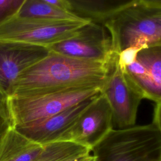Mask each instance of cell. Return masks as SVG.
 <instances>
[{
	"mask_svg": "<svg viewBox=\"0 0 161 161\" xmlns=\"http://www.w3.org/2000/svg\"><path fill=\"white\" fill-rule=\"evenodd\" d=\"M89 22L86 19L58 21L15 16L0 25V40L23 42L47 48L72 37Z\"/></svg>",
	"mask_w": 161,
	"mask_h": 161,
	"instance_id": "obj_5",
	"label": "cell"
},
{
	"mask_svg": "<svg viewBox=\"0 0 161 161\" xmlns=\"http://www.w3.org/2000/svg\"><path fill=\"white\" fill-rule=\"evenodd\" d=\"M16 16L58 21L84 19L68 11L50 4L46 0H25Z\"/></svg>",
	"mask_w": 161,
	"mask_h": 161,
	"instance_id": "obj_13",
	"label": "cell"
},
{
	"mask_svg": "<svg viewBox=\"0 0 161 161\" xmlns=\"http://www.w3.org/2000/svg\"><path fill=\"white\" fill-rule=\"evenodd\" d=\"M94 97L86 99L50 117L14 130L30 140L42 145L64 142L67 132Z\"/></svg>",
	"mask_w": 161,
	"mask_h": 161,
	"instance_id": "obj_10",
	"label": "cell"
},
{
	"mask_svg": "<svg viewBox=\"0 0 161 161\" xmlns=\"http://www.w3.org/2000/svg\"><path fill=\"white\" fill-rule=\"evenodd\" d=\"M136 58L147 70L155 89L161 92V45L140 50Z\"/></svg>",
	"mask_w": 161,
	"mask_h": 161,
	"instance_id": "obj_15",
	"label": "cell"
},
{
	"mask_svg": "<svg viewBox=\"0 0 161 161\" xmlns=\"http://www.w3.org/2000/svg\"><path fill=\"white\" fill-rule=\"evenodd\" d=\"M49 53L44 47L0 40V101L4 105L12 95L19 76Z\"/></svg>",
	"mask_w": 161,
	"mask_h": 161,
	"instance_id": "obj_8",
	"label": "cell"
},
{
	"mask_svg": "<svg viewBox=\"0 0 161 161\" xmlns=\"http://www.w3.org/2000/svg\"><path fill=\"white\" fill-rule=\"evenodd\" d=\"M69 11L77 17L104 25L130 0H68Z\"/></svg>",
	"mask_w": 161,
	"mask_h": 161,
	"instance_id": "obj_12",
	"label": "cell"
},
{
	"mask_svg": "<svg viewBox=\"0 0 161 161\" xmlns=\"http://www.w3.org/2000/svg\"><path fill=\"white\" fill-rule=\"evenodd\" d=\"M86 88L40 95L14 94L5 103L12 128L17 129L50 117L101 92Z\"/></svg>",
	"mask_w": 161,
	"mask_h": 161,
	"instance_id": "obj_4",
	"label": "cell"
},
{
	"mask_svg": "<svg viewBox=\"0 0 161 161\" xmlns=\"http://www.w3.org/2000/svg\"><path fill=\"white\" fill-rule=\"evenodd\" d=\"M93 161H161V127L112 129L91 150Z\"/></svg>",
	"mask_w": 161,
	"mask_h": 161,
	"instance_id": "obj_3",
	"label": "cell"
},
{
	"mask_svg": "<svg viewBox=\"0 0 161 161\" xmlns=\"http://www.w3.org/2000/svg\"><path fill=\"white\" fill-rule=\"evenodd\" d=\"M25 0H0V25L17 15Z\"/></svg>",
	"mask_w": 161,
	"mask_h": 161,
	"instance_id": "obj_16",
	"label": "cell"
},
{
	"mask_svg": "<svg viewBox=\"0 0 161 161\" xmlns=\"http://www.w3.org/2000/svg\"><path fill=\"white\" fill-rule=\"evenodd\" d=\"M101 93L106 97L113 115V127L123 129L135 125L144 95L118 62L117 56Z\"/></svg>",
	"mask_w": 161,
	"mask_h": 161,
	"instance_id": "obj_6",
	"label": "cell"
},
{
	"mask_svg": "<svg viewBox=\"0 0 161 161\" xmlns=\"http://www.w3.org/2000/svg\"><path fill=\"white\" fill-rule=\"evenodd\" d=\"M112 64L83 61L50 52L47 57L19 76L12 95H40L73 89H102Z\"/></svg>",
	"mask_w": 161,
	"mask_h": 161,
	"instance_id": "obj_1",
	"label": "cell"
},
{
	"mask_svg": "<svg viewBox=\"0 0 161 161\" xmlns=\"http://www.w3.org/2000/svg\"><path fill=\"white\" fill-rule=\"evenodd\" d=\"M113 128L111 109L106 97L100 92L80 115L64 142L75 143L91 151Z\"/></svg>",
	"mask_w": 161,
	"mask_h": 161,
	"instance_id": "obj_9",
	"label": "cell"
},
{
	"mask_svg": "<svg viewBox=\"0 0 161 161\" xmlns=\"http://www.w3.org/2000/svg\"><path fill=\"white\" fill-rule=\"evenodd\" d=\"M87 148L71 142H58L45 145L42 156L36 161H68L90 153Z\"/></svg>",
	"mask_w": 161,
	"mask_h": 161,
	"instance_id": "obj_14",
	"label": "cell"
},
{
	"mask_svg": "<svg viewBox=\"0 0 161 161\" xmlns=\"http://www.w3.org/2000/svg\"><path fill=\"white\" fill-rule=\"evenodd\" d=\"M50 4L60 9L69 11V3L68 0H46ZM70 12V11H69Z\"/></svg>",
	"mask_w": 161,
	"mask_h": 161,
	"instance_id": "obj_18",
	"label": "cell"
},
{
	"mask_svg": "<svg viewBox=\"0 0 161 161\" xmlns=\"http://www.w3.org/2000/svg\"><path fill=\"white\" fill-rule=\"evenodd\" d=\"M44 148L11 127L0 143V161H36Z\"/></svg>",
	"mask_w": 161,
	"mask_h": 161,
	"instance_id": "obj_11",
	"label": "cell"
},
{
	"mask_svg": "<svg viewBox=\"0 0 161 161\" xmlns=\"http://www.w3.org/2000/svg\"><path fill=\"white\" fill-rule=\"evenodd\" d=\"M47 48L51 52L70 58L106 64L113 63L116 56L107 30L91 21L81 26L72 37Z\"/></svg>",
	"mask_w": 161,
	"mask_h": 161,
	"instance_id": "obj_7",
	"label": "cell"
},
{
	"mask_svg": "<svg viewBox=\"0 0 161 161\" xmlns=\"http://www.w3.org/2000/svg\"><path fill=\"white\" fill-rule=\"evenodd\" d=\"M103 26L114 55L130 47L161 45V0H130Z\"/></svg>",
	"mask_w": 161,
	"mask_h": 161,
	"instance_id": "obj_2",
	"label": "cell"
},
{
	"mask_svg": "<svg viewBox=\"0 0 161 161\" xmlns=\"http://www.w3.org/2000/svg\"><path fill=\"white\" fill-rule=\"evenodd\" d=\"M12 127L5 105L0 101V143L7 131Z\"/></svg>",
	"mask_w": 161,
	"mask_h": 161,
	"instance_id": "obj_17",
	"label": "cell"
},
{
	"mask_svg": "<svg viewBox=\"0 0 161 161\" xmlns=\"http://www.w3.org/2000/svg\"><path fill=\"white\" fill-rule=\"evenodd\" d=\"M160 109H161V103L155 104L154 108L153 118L152 123L157 126L161 127L160 126Z\"/></svg>",
	"mask_w": 161,
	"mask_h": 161,
	"instance_id": "obj_19",
	"label": "cell"
},
{
	"mask_svg": "<svg viewBox=\"0 0 161 161\" xmlns=\"http://www.w3.org/2000/svg\"><path fill=\"white\" fill-rule=\"evenodd\" d=\"M68 161H93V157L90 153L69 160Z\"/></svg>",
	"mask_w": 161,
	"mask_h": 161,
	"instance_id": "obj_20",
	"label": "cell"
}]
</instances>
